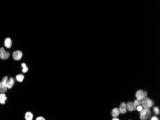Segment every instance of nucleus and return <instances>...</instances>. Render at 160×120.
Here are the masks:
<instances>
[{"label": "nucleus", "mask_w": 160, "mask_h": 120, "mask_svg": "<svg viewBox=\"0 0 160 120\" xmlns=\"http://www.w3.org/2000/svg\"><path fill=\"white\" fill-rule=\"evenodd\" d=\"M140 113V118L142 120H146L148 119L151 115V112L149 108H145Z\"/></svg>", "instance_id": "1"}, {"label": "nucleus", "mask_w": 160, "mask_h": 120, "mask_svg": "<svg viewBox=\"0 0 160 120\" xmlns=\"http://www.w3.org/2000/svg\"><path fill=\"white\" fill-rule=\"evenodd\" d=\"M8 76L3 77L2 79V81L0 82V93H4L7 90L6 85V82L8 80Z\"/></svg>", "instance_id": "2"}, {"label": "nucleus", "mask_w": 160, "mask_h": 120, "mask_svg": "<svg viewBox=\"0 0 160 120\" xmlns=\"http://www.w3.org/2000/svg\"><path fill=\"white\" fill-rule=\"evenodd\" d=\"M142 104L144 108H150L154 105L153 102L148 97H145L142 100Z\"/></svg>", "instance_id": "3"}, {"label": "nucleus", "mask_w": 160, "mask_h": 120, "mask_svg": "<svg viewBox=\"0 0 160 120\" xmlns=\"http://www.w3.org/2000/svg\"><path fill=\"white\" fill-rule=\"evenodd\" d=\"M10 54L9 52H6L4 48H0V58L2 60H6L10 56Z\"/></svg>", "instance_id": "4"}, {"label": "nucleus", "mask_w": 160, "mask_h": 120, "mask_svg": "<svg viewBox=\"0 0 160 120\" xmlns=\"http://www.w3.org/2000/svg\"><path fill=\"white\" fill-rule=\"evenodd\" d=\"M147 96V92L144 91L142 90H139L137 91L136 97L137 100H142L145 97Z\"/></svg>", "instance_id": "5"}, {"label": "nucleus", "mask_w": 160, "mask_h": 120, "mask_svg": "<svg viewBox=\"0 0 160 120\" xmlns=\"http://www.w3.org/2000/svg\"><path fill=\"white\" fill-rule=\"evenodd\" d=\"M23 52L20 50L15 51L13 53V56L15 60H20L23 56Z\"/></svg>", "instance_id": "6"}, {"label": "nucleus", "mask_w": 160, "mask_h": 120, "mask_svg": "<svg viewBox=\"0 0 160 120\" xmlns=\"http://www.w3.org/2000/svg\"><path fill=\"white\" fill-rule=\"evenodd\" d=\"M127 109L129 112H132L137 110V106L132 102H128L127 104Z\"/></svg>", "instance_id": "7"}, {"label": "nucleus", "mask_w": 160, "mask_h": 120, "mask_svg": "<svg viewBox=\"0 0 160 120\" xmlns=\"http://www.w3.org/2000/svg\"><path fill=\"white\" fill-rule=\"evenodd\" d=\"M119 111L120 113L124 114L127 112V104L125 103H122L119 108Z\"/></svg>", "instance_id": "8"}, {"label": "nucleus", "mask_w": 160, "mask_h": 120, "mask_svg": "<svg viewBox=\"0 0 160 120\" xmlns=\"http://www.w3.org/2000/svg\"><path fill=\"white\" fill-rule=\"evenodd\" d=\"M4 44L5 47L6 48H11L12 47V45L11 39L9 37H7V38H5L4 40Z\"/></svg>", "instance_id": "9"}, {"label": "nucleus", "mask_w": 160, "mask_h": 120, "mask_svg": "<svg viewBox=\"0 0 160 120\" xmlns=\"http://www.w3.org/2000/svg\"><path fill=\"white\" fill-rule=\"evenodd\" d=\"M14 85V80L13 78H10L9 80H7L6 82V85L8 89L12 88Z\"/></svg>", "instance_id": "10"}, {"label": "nucleus", "mask_w": 160, "mask_h": 120, "mask_svg": "<svg viewBox=\"0 0 160 120\" xmlns=\"http://www.w3.org/2000/svg\"><path fill=\"white\" fill-rule=\"evenodd\" d=\"M7 99V98L5 96V94L4 93H0V103L5 104V101Z\"/></svg>", "instance_id": "11"}, {"label": "nucleus", "mask_w": 160, "mask_h": 120, "mask_svg": "<svg viewBox=\"0 0 160 120\" xmlns=\"http://www.w3.org/2000/svg\"><path fill=\"white\" fill-rule=\"evenodd\" d=\"M120 113L119 109L117 108H115L114 109H113L111 112L112 117H118Z\"/></svg>", "instance_id": "12"}, {"label": "nucleus", "mask_w": 160, "mask_h": 120, "mask_svg": "<svg viewBox=\"0 0 160 120\" xmlns=\"http://www.w3.org/2000/svg\"><path fill=\"white\" fill-rule=\"evenodd\" d=\"M33 118V114L31 112H26L25 115V119L26 120H32Z\"/></svg>", "instance_id": "13"}, {"label": "nucleus", "mask_w": 160, "mask_h": 120, "mask_svg": "<svg viewBox=\"0 0 160 120\" xmlns=\"http://www.w3.org/2000/svg\"><path fill=\"white\" fill-rule=\"evenodd\" d=\"M16 80L19 82H22L24 79V76L23 74H19L16 76Z\"/></svg>", "instance_id": "14"}, {"label": "nucleus", "mask_w": 160, "mask_h": 120, "mask_svg": "<svg viewBox=\"0 0 160 120\" xmlns=\"http://www.w3.org/2000/svg\"><path fill=\"white\" fill-rule=\"evenodd\" d=\"M22 66L23 67V69H22V71L24 73H26L28 70V68L26 67V64L25 63H23L22 64Z\"/></svg>", "instance_id": "15"}, {"label": "nucleus", "mask_w": 160, "mask_h": 120, "mask_svg": "<svg viewBox=\"0 0 160 120\" xmlns=\"http://www.w3.org/2000/svg\"><path fill=\"white\" fill-rule=\"evenodd\" d=\"M153 111H154V112L155 113V114H156V115L159 114V113H160L159 109L157 107H154L153 108Z\"/></svg>", "instance_id": "16"}, {"label": "nucleus", "mask_w": 160, "mask_h": 120, "mask_svg": "<svg viewBox=\"0 0 160 120\" xmlns=\"http://www.w3.org/2000/svg\"><path fill=\"white\" fill-rule=\"evenodd\" d=\"M134 103L137 106H140V105H141L142 104V102L141 100H136L135 101H134Z\"/></svg>", "instance_id": "17"}, {"label": "nucleus", "mask_w": 160, "mask_h": 120, "mask_svg": "<svg viewBox=\"0 0 160 120\" xmlns=\"http://www.w3.org/2000/svg\"><path fill=\"white\" fill-rule=\"evenodd\" d=\"M137 110L138 111L140 112V111H141L143 110V107L141 106H140V105L138 106H137Z\"/></svg>", "instance_id": "18"}, {"label": "nucleus", "mask_w": 160, "mask_h": 120, "mask_svg": "<svg viewBox=\"0 0 160 120\" xmlns=\"http://www.w3.org/2000/svg\"><path fill=\"white\" fill-rule=\"evenodd\" d=\"M46 119L45 118H44L43 117H38L37 119H36V120H45Z\"/></svg>", "instance_id": "19"}, {"label": "nucleus", "mask_w": 160, "mask_h": 120, "mask_svg": "<svg viewBox=\"0 0 160 120\" xmlns=\"http://www.w3.org/2000/svg\"><path fill=\"white\" fill-rule=\"evenodd\" d=\"M151 120H159V118L157 117H156V116H153V117H152V119H151Z\"/></svg>", "instance_id": "20"}, {"label": "nucleus", "mask_w": 160, "mask_h": 120, "mask_svg": "<svg viewBox=\"0 0 160 120\" xmlns=\"http://www.w3.org/2000/svg\"><path fill=\"white\" fill-rule=\"evenodd\" d=\"M113 120H120V119H118V118H116V117H114L113 119H112Z\"/></svg>", "instance_id": "21"}]
</instances>
